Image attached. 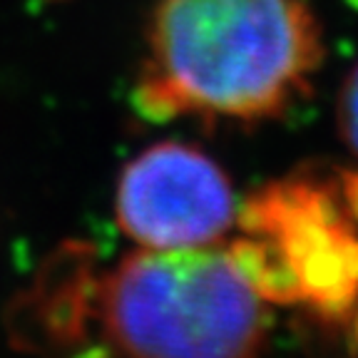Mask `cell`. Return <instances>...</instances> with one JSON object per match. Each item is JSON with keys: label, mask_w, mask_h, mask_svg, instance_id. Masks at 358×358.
<instances>
[{"label": "cell", "mask_w": 358, "mask_h": 358, "mask_svg": "<svg viewBox=\"0 0 358 358\" xmlns=\"http://www.w3.org/2000/svg\"><path fill=\"white\" fill-rule=\"evenodd\" d=\"M321 60L308 0H155L134 105L152 122L279 120Z\"/></svg>", "instance_id": "obj_1"}, {"label": "cell", "mask_w": 358, "mask_h": 358, "mask_svg": "<svg viewBox=\"0 0 358 358\" xmlns=\"http://www.w3.org/2000/svg\"><path fill=\"white\" fill-rule=\"evenodd\" d=\"M102 331L120 358H259L264 299L227 249L134 252L97 284Z\"/></svg>", "instance_id": "obj_2"}, {"label": "cell", "mask_w": 358, "mask_h": 358, "mask_svg": "<svg viewBox=\"0 0 358 358\" xmlns=\"http://www.w3.org/2000/svg\"><path fill=\"white\" fill-rule=\"evenodd\" d=\"M241 234L271 249L289 291L319 343L358 308V224L343 201L341 179L301 167L264 185L236 212Z\"/></svg>", "instance_id": "obj_3"}, {"label": "cell", "mask_w": 358, "mask_h": 358, "mask_svg": "<svg viewBox=\"0 0 358 358\" xmlns=\"http://www.w3.org/2000/svg\"><path fill=\"white\" fill-rule=\"evenodd\" d=\"M115 209L120 229L147 249L209 246L239 212L222 167L182 142H159L134 157L120 174Z\"/></svg>", "instance_id": "obj_4"}, {"label": "cell", "mask_w": 358, "mask_h": 358, "mask_svg": "<svg viewBox=\"0 0 358 358\" xmlns=\"http://www.w3.org/2000/svg\"><path fill=\"white\" fill-rule=\"evenodd\" d=\"M338 132L348 150L358 157V65L348 73L338 95Z\"/></svg>", "instance_id": "obj_5"}, {"label": "cell", "mask_w": 358, "mask_h": 358, "mask_svg": "<svg viewBox=\"0 0 358 358\" xmlns=\"http://www.w3.org/2000/svg\"><path fill=\"white\" fill-rule=\"evenodd\" d=\"M338 179H341L343 201H346V207H348V212H351L353 222L358 224V169L338 172Z\"/></svg>", "instance_id": "obj_6"}, {"label": "cell", "mask_w": 358, "mask_h": 358, "mask_svg": "<svg viewBox=\"0 0 358 358\" xmlns=\"http://www.w3.org/2000/svg\"><path fill=\"white\" fill-rule=\"evenodd\" d=\"M346 3H348L351 8H356V10H358V0H346Z\"/></svg>", "instance_id": "obj_7"}]
</instances>
